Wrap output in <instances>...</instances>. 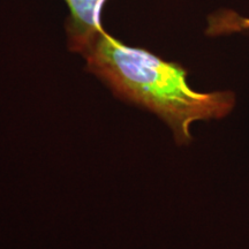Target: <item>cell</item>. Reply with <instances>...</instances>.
<instances>
[{
	"label": "cell",
	"mask_w": 249,
	"mask_h": 249,
	"mask_svg": "<svg viewBox=\"0 0 249 249\" xmlns=\"http://www.w3.org/2000/svg\"><path fill=\"white\" fill-rule=\"evenodd\" d=\"M81 55L87 71L116 97L163 120L178 145L192 143L191 127L196 121L224 119L236 105L232 90L197 91L188 83V71L181 65L124 44L107 30Z\"/></svg>",
	"instance_id": "obj_1"
},
{
	"label": "cell",
	"mask_w": 249,
	"mask_h": 249,
	"mask_svg": "<svg viewBox=\"0 0 249 249\" xmlns=\"http://www.w3.org/2000/svg\"><path fill=\"white\" fill-rule=\"evenodd\" d=\"M70 15L66 21L70 51L82 54L104 29L102 12L107 0H64Z\"/></svg>",
	"instance_id": "obj_2"
},
{
	"label": "cell",
	"mask_w": 249,
	"mask_h": 249,
	"mask_svg": "<svg viewBox=\"0 0 249 249\" xmlns=\"http://www.w3.org/2000/svg\"><path fill=\"white\" fill-rule=\"evenodd\" d=\"M249 30V18L233 9H218L208 18L205 34L209 37L227 36Z\"/></svg>",
	"instance_id": "obj_3"
}]
</instances>
